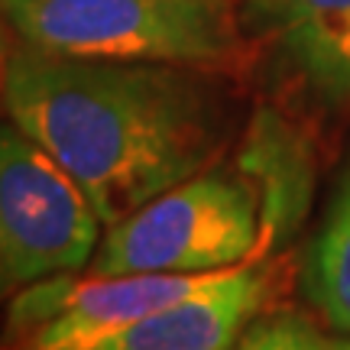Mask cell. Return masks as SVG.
I'll return each mask as SVG.
<instances>
[{
  "label": "cell",
  "instance_id": "cell-1",
  "mask_svg": "<svg viewBox=\"0 0 350 350\" xmlns=\"http://www.w3.org/2000/svg\"><path fill=\"white\" fill-rule=\"evenodd\" d=\"M208 72L107 62L20 46L7 55L0 100L117 224L165 188L208 169L224 146V113Z\"/></svg>",
  "mask_w": 350,
  "mask_h": 350
},
{
  "label": "cell",
  "instance_id": "cell-2",
  "mask_svg": "<svg viewBox=\"0 0 350 350\" xmlns=\"http://www.w3.org/2000/svg\"><path fill=\"white\" fill-rule=\"evenodd\" d=\"M26 46L75 59L237 68L243 33L234 0H0Z\"/></svg>",
  "mask_w": 350,
  "mask_h": 350
},
{
  "label": "cell",
  "instance_id": "cell-3",
  "mask_svg": "<svg viewBox=\"0 0 350 350\" xmlns=\"http://www.w3.org/2000/svg\"><path fill=\"white\" fill-rule=\"evenodd\" d=\"M260 201L237 169H201L107 224L91 275H198L253 262Z\"/></svg>",
  "mask_w": 350,
  "mask_h": 350
},
{
  "label": "cell",
  "instance_id": "cell-4",
  "mask_svg": "<svg viewBox=\"0 0 350 350\" xmlns=\"http://www.w3.org/2000/svg\"><path fill=\"white\" fill-rule=\"evenodd\" d=\"M100 227L85 188L7 117L0 124V299L91 266Z\"/></svg>",
  "mask_w": 350,
  "mask_h": 350
},
{
  "label": "cell",
  "instance_id": "cell-5",
  "mask_svg": "<svg viewBox=\"0 0 350 350\" xmlns=\"http://www.w3.org/2000/svg\"><path fill=\"white\" fill-rule=\"evenodd\" d=\"M269 299V266L243 262L214 273L191 295L81 350H234Z\"/></svg>",
  "mask_w": 350,
  "mask_h": 350
},
{
  "label": "cell",
  "instance_id": "cell-6",
  "mask_svg": "<svg viewBox=\"0 0 350 350\" xmlns=\"http://www.w3.org/2000/svg\"><path fill=\"white\" fill-rule=\"evenodd\" d=\"M234 169L260 201V243L253 262H262L275 247H286L308 217L318 178L314 146L292 117L262 104L240 137Z\"/></svg>",
  "mask_w": 350,
  "mask_h": 350
},
{
  "label": "cell",
  "instance_id": "cell-7",
  "mask_svg": "<svg viewBox=\"0 0 350 350\" xmlns=\"http://www.w3.org/2000/svg\"><path fill=\"white\" fill-rule=\"evenodd\" d=\"M275 33L305 85L327 104H350V0H269Z\"/></svg>",
  "mask_w": 350,
  "mask_h": 350
},
{
  "label": "cell",
  "instance_id": "cell-8",
  "mask_svg": "<svg viewBox=\"0 0 350 350\" xmlns=\"http://www.w3.org/2000/svg\"><path fill=\"white\" fill-rule=\"evenodd\" d=\"M305 292L338 334H350V172L334 191L305 260Z\"/></svg>",
  "mask_w": 350,
  "mask_h": 350
},
{
  "label": "cell",
  "instance_id": "cell-9",
  "mask_svg": "<svg viewBox=\"0 0 350 350\" xmlns=\"http://www.w3.org/2000/svg\"><path fill=\"white\" fill-rule=\"evenodd\" d=\"M318 331L301 312L282 308V312L253 318L243 327L237 350H314Z\"/></svg>",
  "mask_w": 350,
  "mask_h": 350
},
{
  "label": "cell",
  "instance_id": "cell-10",
  "mask_svg": "<svg viewBox=\"0 0 350 350\" xmlns=\"http://www.w3.org/2000/svg\"><path fill=\"white\" fill-rule=\"evenodd\" d=\"M314 350H350V334H334V338H321L318 334Z\"/></svg>",
  "mask_w": 350,
  "mask_h": 350
},
{
  "label": "cell",
  "instance_id": "cell-11",
  "mask_svg": "<svg viewBox=\"0 0 350 350\" xmlns=\"http://www.w3.org/2000/svg\"><path fill=\"white\" fill-rule=\"evenodd\" d=\"M0 16H3V13H0ZM7 55H10V52H7V39H3V26H0V75H3V65H7Z\"/></svg>",
  "mask_w": 350,
  "mask_h": 350
}]
</instances>
